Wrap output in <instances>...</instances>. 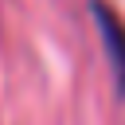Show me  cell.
<instances>
[{"label":"cell","instance_id":"6da1fadb","mask_svg":"<svg viewBox=\"0 0 125 125\" xmlns=\"http://www.w3.org/2000/svg\"><path fill=\"white\" fill-rule=\"evenodd\" d=\"M98 23H102V39H105V51H109V62L117 66V78H121V90H125V31L113 16L98 12Z\"/></svg>","mask_w":125,"mask_h":125}]
</instances>
